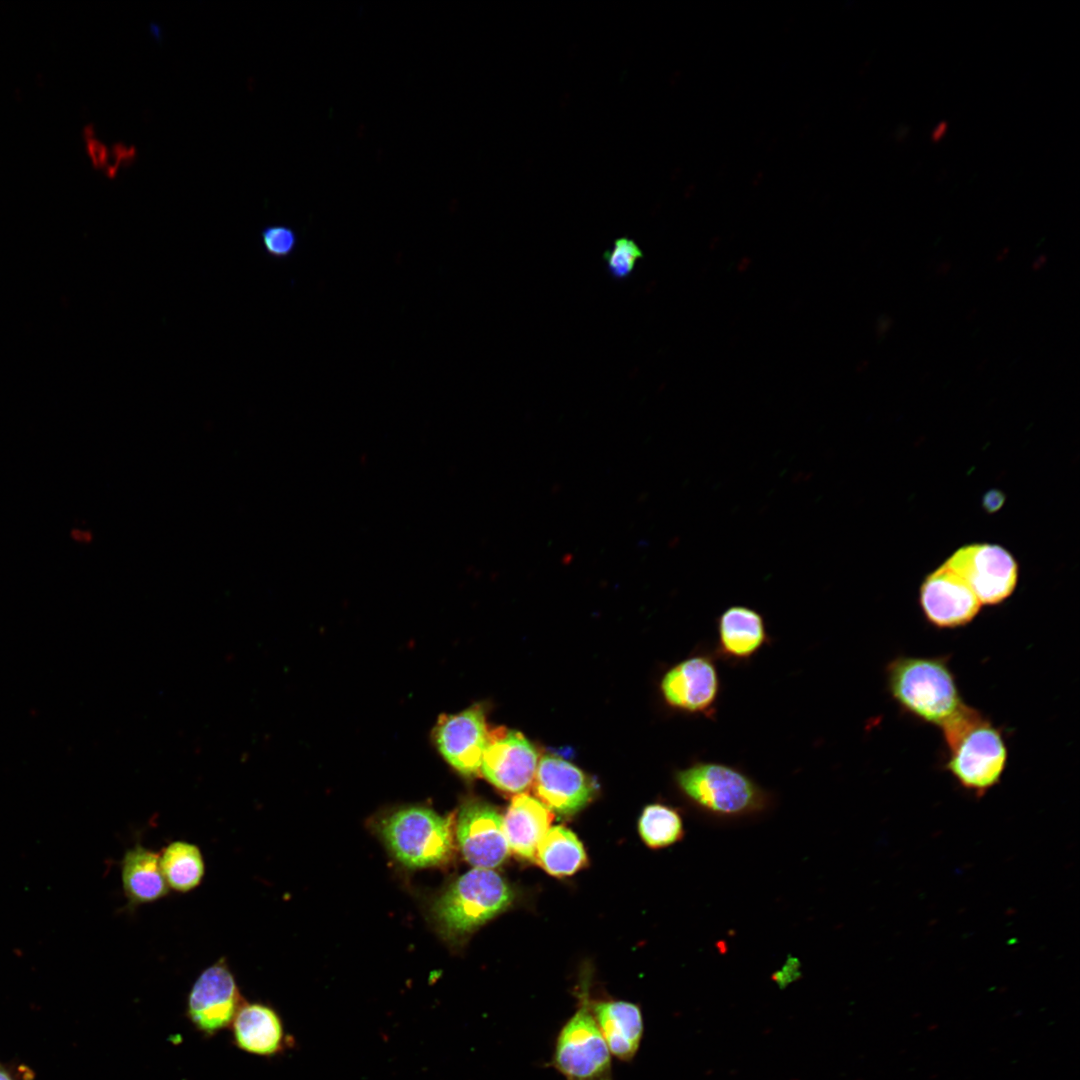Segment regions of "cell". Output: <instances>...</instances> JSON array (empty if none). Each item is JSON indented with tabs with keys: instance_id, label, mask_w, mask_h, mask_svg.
<instances>
[{
	"instance_id": "cell-24",
	"label": "cell",
	"mask_w": 1080,
	"mask_h": 1080,
	"mask_svg": "<svg viewBox=\"0 0 1080 1080\" xmlns=\"http://www.w3.org/2000/svg\"><path fill=\"white\" fill-rule=\"evenodd\" d=\"M265 253L274 259L290 257L298 246V235L290 226L274 224L264 227L260 233Z\"/></svg>"
},
{
	"instance_id": "cell-18",
	"label": "cell",
	"mask_w": 1080,
	"mask_h": 1080,
	"mask_svg": "<svg viewBox=\"0 0 1080 1080\" xmlns=\"http://www.w3.org/2000/svg\"><path fill=\"white\" fill-rule=\"evenodd\" d=\"M120 870L122 889L132 908L158 901L170 891L160 867L159 851L140 843L125 851Z\"/></svg>"
},
{
	"instance_id": "cell-21",
	"label": "cell",
	"mask_w": 1080,
	"mask_h": 1080,
	"mask_svg": "<svg viewBox=\"0 0 1080 1080\" xmlns=\"http://www.w3.org/2000/svg\"><path fill=\"white\" fill-rule=\"evenodd\" d=\"M535 860L549 874L563 877L582 869L587 858L582 843L571 830L553 826L540 840Z\"/></svg>"
},
{
	"instance_id": "cell-4",
	"label": "cell",
	"mask_w": 1080,
	"mask_h": 1080,
	"mask_svg": "<svg viewBox=\"0 0 1080 1080\" xmlns=\"http://www.w3.org/2000/svg\"><path fill=\"white\" fill-rule=\"evenodd\" d=\"M513 899L507 882L492 869L469 870L435 902L433 913L449 936H462L505 910Z\"/></svg>"
},
{
	"instance_id": "cell-15",
	"label": "cell",
	"mask_w": 1080,
	"mask_h": 1080,
	"mask_svg": "<svg viewBox=\"0 0 1080 1080\" xmlns=\"http://www.w3.org/2000/svg\"><path fill=\"white\" fill-rule=\"evenodd\" d=\"M769 640L764 617L751 607L729 606L717 618L716 652L727 661L749 660Z\"/></svg>"
},
{
	"instance_id": "cell-3",
	"label": "cell",
	"mask_w": 1080,
	"mask_h": 1080,
	"mask_svg": "<svg viewBox=\"0 0 1080 1080\" xmlns=\"http://www.w3.org/2000/svg\"><path fill=\"white\" fill-rule=\"evenodd\" d=\"M687 800L705 816L739 820L758 816L772 805V795L742 770L719 762L696 761L676 773Z\"/></svg>"
},
{
	"instance_id": "cell-8",
	"label": "cell",
	"mask_w": 1080,
	"mask_h": 1080,
	"mask_svg": "<svg viewBox=\"0 0 1080 1080\" xmlns=\"http://www.w3.org/2000/svg\"><path fill=\"white\" fill-rule=\"evenodd\" d=\"M944 564L966 580L982 605L1002 603L1017 585L1018 566L1014 557L996 544L964 545Z\"/></svg>"
},
{
	"instance_id": "cell-2",
	"label": "cell",
	"mask_w": 1080,
	"mask_h": 1080,
	"mask_svg": "<svg viewBox=\"0 0 1080 1080\" xmlns=\"http://www.w3.org/2000/svg\"><path fill=\"white\" fill-rule=\"evenodd\" d=\"M885 674L895 703L924 723L940 728L965 704L946 657L898 656Z\"/></svg>"
},
{
	"instance_id": "cell-11",
	"label": "cell",
	"mask_w": 1080,
	"mask_h": 1080,
	"mask_svg": "<svg viewBox=\"0 0 1080 1080\" xmlns=\"http://www.w3.org/2000/svg\"><path fill=\"white\" fill-rule=\"evenodd\" d=\"M720 688L717 666L705 653L681 661L661 682L664 699L671 707L706 717H712L716 711Z\"/></svg>"
},
{
	"instance_id": "cell-6",
	"label": "cell",
	"mask_w": 1080,
	"mask_h": 1080,
	"mask_svg": "<svg viewBox=\"0 0 1080 1080\" xmlns=\"http://www.w3.org/2000/svg\"><path fill=\"white\" fill-rule=\"evenodd\" d=\"M551 1065L566 1080H611V1053L587 999L561 1028Z\"/></svg>"
},
{
	"instance_id": "cell-19",
	"label": "cell",
	"mask_w": 1080,
	"mask_h": 1080,
	"mask_svg": "<svg viewBox=\"0 0 1080 1080\" xmlns=\"http://www.w3.org/2000/svg\"><path fill=\"white\" fill-rule=\"evenodd\" d=\"M592 1012L611 1055L630 1061L638 1051L644 1025L638 1005L627 1001H602Z\"/></svg>"
},
{
	"instance_id": "cell-14",
	"label": "cell",
	"mask_w": 1080,
	"mask_h": 1080,
	"mask_svg": "<svg viewBox=\"0 0 1080 1080\" xmlns=\"http://www.w3.org/2000/svg\"><path fill=\"white\" fill-rule=\"evenodd\" d=\"M533 789L537 799L551 812L573 815L592 799V780L575 765L555 755L539 759Z\"/></svg>"
},
{
	"instance_id": "cell-20",
	"label": "cell",
	"mask_w": 1080,
	"mask_h": 1080,
	"mask_svg": "<svg viewBox=\"0 0 1080 1080\" xmlns=\"http://www.w3.org/2000/svg\"><path fill=\"white\" fill-rule=\"evenodd\" d=\"M160 867L170 890L188 893L196 889L205 875V861L195 843L175 840L159 851Z\"/></svg>"
},
{
	"instance_id": "cell-1",
	"label": "cell",
	"mask_w": 1080,
	"mask_h": 1080,
	"mask_svg": "<svg viewBox=\"0 0 1080 1080\" xmlns=\"http://www.w3.org/2000/svg\"><path fill=\"white\" fill-rule=\"evenodd\" d=\"M947 748L946 770L969 792L983 796L997 785L1008 749L1002 731L978 710L964 704L939 728Z\"/></svg>"
},
{
	"instance_id": "cell-28",
	"label": "cell",
	"mask_w": 1080,
	"mask_h": 1080,
	"mask_svg": "<svg viewBox=\"0 0 1080 1080\" xmlns=\"http://www.w3.org/2000/svg\"><path fill=\"white\" fill-rule=\"evenodd\" d=\"M0 1080H15L6 1066L0 1062Z\"/></svg>"
},
{
	"instance_id": "cell-5",
	"label": "cell",
	"mask_w": 1080,
	"mask_h": 1080,
	"mask_svg": "<svg viewBox=\"0 0 1080 1080\" xmlns=\"http://www.w3.org/2000/svg\"><path fill=\"white\" fill-rule=\"evenodd\" d=\"M381 832L394 856L409 867L436 865L452 850L449 820L427 808L394 812L383 820Z\"/></svg>"
},
{
	"instance_id": "cell-27",
	"label": "cell",
	"mask_w": 1080,
	"mask_h": 1080,
	"mask_svg": "<svg viewBox=\"0 0 1080 1080\" xmlns=\"http://www.w3.org/2000/svg\"><path fill=\"white\" fill-rule=\"evenodd\" d=\"M751 263H752V259L750 257H748V256H744L738 263V266H737L738 272H741V273L745 272L750 267Z\"/></svg>"
},
{
	"instance_id": "cell-10",
	"label": "cell",
	"mask_w": 1080,
	"mask_h": 1080,
	"mask_svg": "<svg viewBox=\"0 0 1080 1080\" xmlns=\"http://www.w3.org/2000/svg\"><path fill=\"white\" fill-rule=\"evenodd\" d=\"M919 601L926 620L941 629L969 624L982 606L966 580L944 563L923 580Z\"/></svg>"
},
{
	"instance_id": "cell-26",
	"label": "cell",
	"mask_w": 1080,
	"mask_h": 1080,
	"mask_svg": "<svg viewBox=\"0 0 1080 1080\" xmlns=\"http://www.w3.org/2000/svg\"><path fill=\"white\" fill-rule=\"evenodd\" d=\"M947 131V123L945 121L940 122L932 131L931 138L934 142L940 141Z\"/></svg>"
},
{
	"instance_id": "cell-23",
	"label": "cell",
	"mask_w": 1080,
	"mask_h": 1080,
	"mask_svg": "<svg viewBox=\"0 0 1080 1080\" xmlns=\"http://www.w3.org/2000/svg\"><path fill=\"white\" fill-rule=\"evenodd\" d=\"M644 257L640 246L626 236L616 238L603 253L608 274L615 280H625L633 273L637 263Z\"/></svg>"
},
{
	"instance_id": "cell-25",
	"label": "cell",
	"mask_w": 1080,
	"mask_h": 1080,
	"mask_svg": "<svg viewBox=\"0 0 1080 1080\" xmlns=\"http://www.w3.org/2000/svg\"><path fill=\"white\" fill-rule=\"evenodd\" d=\"M87 146L89 155L95 167H103L108 161V151L104 144L89 135Z\"/></svg>"
},
{
	"instance_id": "cell-9",
	"label": "cell",
	"mask_w": 1080,
	"mask_h": 1080,
	"mask_svg": "<svg viewBox=\"0 0 1080 1080\" xmlns=\"http://www.w3.org/2000/svg\"><path fill=\"white\" fill-rule=\"evenodd\" d=\"M539 754L518 731L504 727L489 732L480 771L498 789L524 793L533 784Z\"/></svg>"
},
{
	"instance_id": "cell-7",
	"label": "cell",
	"mask_w": 1080,
	"mask_h": 1080,
	"mask_svg": "<svg viewBox=\"0 0 1080 1080\" xmlns=\"http://www.w3.org/2000/svg\"><path fill=\"white\" fill-rule=\"evenodd\" d=\"M245 1002L226 958L220 957L194 981L186 1015L200 1033L213 1036L230 1027Z\"/></svg>"
},
{
	"instance_id": "cell-16",
	"label": "cell",
	"mask_w": 1080,
	"mask_h": 1080,
	"mask_svg": "<svg viewBox=\"0 0 1080 1080\" xmlns=\"http://www.w3.org/2000/svg\"><path fill=\"white\" fill-rule=\"evenodd\" d=\"M230 1028L235 1046L253 1055L275 1056L288 1044L281 1017L275 1009L263 1003L245 1002Z\"/></svg>"
},
{
	"instance_id": "cell-17",
	"label": "cell",
	"mask_w": 1080,
	"mask_h": 1080,
	"mask_svg": "<svg viewBox=\"0 0 1080 1080\" xmlns=\"http://www.w3.org/2000/svg\"><path fill=\"white\" fill-rule=\"evenodd\" d=\"M552 820L553 813L537 798L516 794L503 818L510 850L521 858L535 860L537 846Z\"/></svg>"
},
{
	"instance_id": "cell-12",
	"label": "cell",
	"mask_w": 1080,
	"mask_h": 1080,
	"mask_svg": "<svg viewBox=\"0 0 1080 1080\" xmlns=\"http://www.w3.org/2000/svg\"><path fill=\"white\" fill-rule=\"evenodd\" d=\"M457 838L465 859L476 868L493 869L510 852L503 818L490 804L468 800L460 809Z\"/></svg>"
},
{
	"instance_id": "cell-22",
	"label": "cell",
	"mask_w": 1080,
	"mask_h": 1080,
	"mask_svg": "<svg viewBox=\"0 0 1080 1080\" xmlns=\"http://www.w3.org/2000/svg\"><path fill=\"white\" fill-rule=\"evenodd\" d=\"M643 841L651 848L670 846L682 839L683 821L673 808L663 804L647 806L639 821Z\"/></svg>"
},
{
	"instance_id": "cell-13",
	"label": "cell",
	"mask_w": 1080,
	"mask_h": 1080,
	"mask_svg": "<svg viewBox=\"0 0 1080 1080\" xmlns=\"http://www.w3.org/2000/svg\"><path fill=\"white\" fill-rule=\"evenodd\" d=\"M489 732L484 711L477 705L456 715L442 716L434 737L445 760L470 776L480 772Z\"/></svg>"
}]
</instances>
